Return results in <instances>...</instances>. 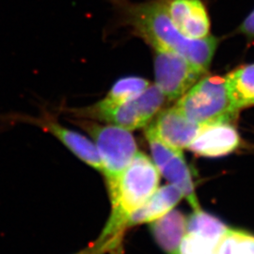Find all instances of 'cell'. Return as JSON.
I'll return each mask as SVG.
<instances>
[{"instance_id": "30bf717a", "label": "cell", "mask_w": 254, "mask_h": 254, "mask_svg": "<svg viewBox=\"0 0 254 254\" xmlns=\"http://www.w3.org/2000/svg\"><path fill=\"white\" fill-rule=\"evenodd\" d=\"M167 11L174 26L184 36L203 39L210 33L208 13L200 0H170Z\"/></svg>"}, {"instance_id": "ba28073f", "label": "cell", "mask_w": 254, "mask_h": 254, "mask_svg": "<svg viewBox=\"0 0 254 254\" xmlns=\"http://www.w3.org/2000/svg\"><path fill=\"white\" fill-rule=\"evenodd\" d=\"M201 126L187 118L174 106L159 112L147 130L165 143L177 149H186L200 132Z\"/></svg>"}, {"instance_id": "2e32d148", "label": "cell", "mask_w": 254, "mask_h": 254, "mask_svg": "<svg viewBox=\"0 0 254 254\" xmlns=\"http://www.w3.org/2000/svg\"><path fill=\"white\" fill-rule=\"evenodd\" d=\"M151 85L145 78L138 76H127L119 79L112 86L107 96L101 100L106 105H113L130 100L140 94Z\"/></svg>"}, {"instance_id": "e0dca14e", "label": "cell", "mask_w": 254, "mask_h": 254, "mask_svg": "<svg viewBox=\"0 0 254 254\" xmlns=\"http://www.w3.org/2000/svg\"><path fill=\"white\" fill-rule=\"evenodd\" d=\"M217 254H254V236L228 228L218 242Z\"/></svg>"}, {"instance_id": "7c38bea8", "label": "cell", "mask_w": 254, "mask_h": 254, "mask_svg": "<svg viewBox=\"0 0 254 254\" xmlns=\"http://www.w3.org/2000/svg\"><path fill=\"white\" fill-rule=\"evenodd\" d=\"M182 198H184V195L181 190L171 184L158 188L131 215L127 222V228L152 223L174 209Z\"/></svg>"}, {"instance_id": "9a60e30c", "label": "cell", "mask_w": 254, "mask_h": 254, "mask_svg": "<svg viewBox=\"0 0 254 254\" xmlns=\"http://www.w3.org/2000/svg\"><path fill=\"white\" fill-rule=\"evenodd\" d=\"M228 227L214 216L203 212L201 209L194 210L187 218V232L205 236L218 243Z\"/></svg>"}, {"instance_id": "d6986e66", "label": "cell", "mask_w": 254, "mask_h": 254, "mask_svg": "<svg viewBox=\"0 0 254 254\" xmlns=\"http://www.w3.org/2000/svg\"><path fill=\"white\" fill-rule=\"evenodd\" d=\"M114 248L115 245L112 242L98 238L97 241L92 245L89 246L85 250L75 254H104L110 250H113Z\"/></svg>"}, {"instance_id": "ac0fdd59", "label": "cell", "mask_w": 254, "mask_h": 254, "mask_svg": "<svg viewBox=\"0 0 254 254\" xmlns=\"http://www.w3.org/2000/svg\"><path fill=\"white\" fill-rule=\"evenodd\" d=\"M218 244L205 236L186 232L180 246V254H217Z\"/></svg>"}, {"instance_id": "5bb4252c", "label": "cell", "mask_w": 254, "mask_h": 254, "mask_svg": "<svg viewBox=\"0 0 254 254\" xmlns=\"http://www.w3.org/2000/svg\"><path fill=\"white\" fill-rule=\"evenodd\" d=\"M225 77L232 97L240 110L254 106V64L241 66Z\"/></svg>"}, {"instance_id": "8fae6325", "label": "cell", "mask_w": 254, "mask_h": 254, "mask_svg": "<svg viewBox=\"0 0 254 254\" xmlns=\"http://www.w3.org/2000/svg\"><path fill=\"white\" fill-rule=\"evenodd\" d=\"M39 125L46 131L56 136L65 147H67L75 156L81 159L84 163L103 174V165L97 148L89 138L81 134L61 126L58 122L44 119L38 121Z\"/></svg>"}, {"instance_id": "7a4b0ae2", "label": "cell", "mask_w": 254, "mask_h": 254, "mask_svg": "<svg viewBox=\"0 0 254 254\" xmlns=\"http://www.w3.org/2000/svg\"><path fill=\"white\" fill-rule=\"evenodd\" d=\"M158 185L159 173L154 162L137 152L122 174L115 190L109 194L111 214L99 238L118 245L128 219L158 189Z\"/></svg>"}, {"instance_id": "6da1fadb", "label": "cell", "mask_w": 254, "mask_h": 254, "mask_svg": "<svg viewBox=\"0 0 254 254\" xmlns=\"http://www.w3.org/2000/svg\"><path fill=\"white\" fill-rule=\"evenodd\" d=\"M128 23L154 48H164L186 58L206 72L218 46V40L210 36L190 39L184 36L170 17L166 2L152 1L130 5L126 11Z\"/></svg>"}, {"instance_id": "4fadbf2b", "label": "cell", "mask_w": 254, "mask_h": 254, "mask_svg": "<svg viewBox=\"0 0 254 254\" xmlns=\"http://www.w3.org/2000/svg\"><path fill=\"white\" fill-rule=\"evenodd\" d=\"M156 243L166 254H180L182 240L187 232V218L180 211H170L150 223Z\"/></svg>"}, {"instance_id": "5b68a950", "label": "cell", "mask_w": 254, "mask_h": 254, "mask_svg": "<svg viewBox=\"0 0 254 254\" xmlns=\"http://www.w3.org/2000/svg\"><path fill=\"white\" fill-rule=\"evenodd\" d=\"M167 100L157 86L150 85L145 91L130 100L106 105L101 102L86 109L78 110L80 116H86L129 131L144 127L151 123Z\"/></svg>"}, {"instance_id": "ffe728a7", "label": "cell", "mask_w": 254, "mask_h": 254, "mask_svg": "<svg viewBox=\"0 0 254 254\" xmlns=\"http://www.w3.org/2000/svg\"><path fill=\"white\" fill-rule=\"evenodd\" d=\"M238 32L247 37L249 40L254 39V9L239 26Z\"/></svg>"}, {"instance_id": "52a82bcc", "label": "cell", "mask_w": 254, "mask_h": 254, "mask_svg": "<svg viewBox=\"0 0 254 254\" xmlns=\"http://www.w3.org/2000/svg\"><path fill=\"white\" fill-rule=\"evenodd\" d=\"M145 135L153 161L159 174L181 190L184 198L187 199L194 210L200 209L190 168L183 154V150L165 143L147 129Z\"/></svg>"}, {"instance_id": "9c48e42d", "label": "cell", "mask_w": 254, "mask_h": 254, "mask_svg": "<svg viewBox=\"0 0 254 254\" xmlns=\"http://www.w3.org/2000/svg\"><path fill=\"white\" fill-rule=\"evenodd\" d=\"M240 145V136L229 123L201 126L200 132L189 149L194 154L205 157H220L235 152Z\"/></svg>"}, {"instance_id": "277c9868", "label": "cell", "mask_w": 254, "mask_h": 254, "mask_svg": "<svg viewBox=\"0 0 254 254\" xmlns=\"http://www.w3.org/2000/svg\"><path fill=\"white\" fill-rule=\"evenodd\" d=\"M76 124L93 138L103 165V175L111 194L138 152L135 137L129 130L113 125L101 126L89 121H78Z\"/></svg>"}, {"instance_id": "3957f363", "label": "cell", "mask_w": 254, "mask_h": 254, "mask_svg": "<svg viewBox=\"0 0 254 254\" xmlns=\"http://www.w3.org/2000/svg\"><path fill=\"white\" fill-rule=\"evenodd\" d=\"M182 114L200 126L233 123L240 111L233 99L225 76L200 79L174 106Z\"/></svg>"}, {"instance_id": "8992f818", "label": "cell", "mask_w": 254, "mask_h": 254, "mask_svg": "<svg viewBox=\"0 0 254 254\" xmlns=\"http://www.w3.org/2000/svg\"><path fill=\"white\" fill-rule=\"evenodd\" d=\"M155 85L166 99L178 100L206 72L186 58L164 48H154Z\"/></svg>"}]
</instances>
